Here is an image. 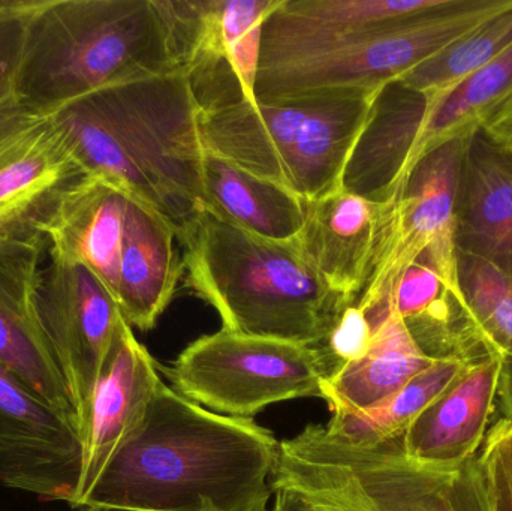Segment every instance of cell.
I'll return each mask as SVG.
<instances>
[{
	"mask_svg": "<svg viewBox=\"0 0 512 511\" xmlns=\"http://www.w3.org/2000/svg\"><path fill=\"white\" fill-rule=\"evenodd\" d=\"M481 471L490 510L512 511V422L499 419L480 450Z\"/></svg>",
	"mask_w": 512,
	"mask_h": 511,
	"instance_id": "cell-26",
	"label": "cell"
},
{
	"mask_svg": "<svg viewBox=\"0 0 512 511\" xmlns=\"http://www.w3.org/2000/svg\"><path fill=\"white\" fill-rule=\"evenodd\" d=\"M478 134L502 155H512V84L481 116Z\"/></svg>",
	"mask_w": 512,
	"mask_h": 511,
	"instance_id": "cell-28",
	"label": "cell"
},
{
	"mask_svg": "<svg viewBox=\"0 0 512 511\" xmlns=\"http://www.w3.org/2000/svg\"><path fill=\"white\" fill-rule=\"evenodd\" d=\"M384 215L385 203L345 188L304 201V224L295 243L348 305L357 302L369 279Z\"/></svg>",
	"mask_w": 512,
	"mask_h": 511,
	"instance_id": "cell-15",
	"label": "cell"
},
{
	"mask_svg": "<svg viewBox=\"0 0 512 511\" xmlns=\"http://www.w3.org/2000/svg\"><path fill=\"white\" fill-rule=\"evenodd\" d=\"M372 339L373 327L364 312L355 305H349L343 309L339 321L321 348L327 354L334 372L339 366L363 357L369 351Z\"/></svg>",
	"mask_w": 512,
	"mask_h": 511,
	"instance_id": "cell-27",
	"label": "cell"
},
{
	"mask_svg": "<svg viewBox=\"0 0 512 511\" xmlns=\"http://www.w3.org/2000/svg\"><path fill=\"white\" fill-rule=\"evenodd\" d=\"M459 281L484 344L496 356L512 359V275L486 258L459 251Z\"/></svg>",
	"mask_w": 512,
	"mask_h": 511,
	"instance_id": "cell-25",
	"label": "cell"
},
{
	"mask_svg": "<svg viewBox=\"0 0 512 511\" xmlns=\"http://www.w3.org/2000/svg\"><path fill=\"white\" fill-rule=\"evenodd\" d=\"M164 372L189 401L251 419L280 402L322 398V381L333 366L321 347L222 329L192 342Z\"/></svg>",
	"mask_w": 512,
	"mask_h": 511,
	"instance_id": "cell-9",
	"label": "cell"
},
{
	"mask_svg": "<svg viewBox=\"0 0 512 511\" xmlns=\"http://www.w3.org/2000/svg\"><path fill=\"white\" fill-rule=\"evenodd\" d=\"M36 320L83 420L122 320L105 285L81 264L47 255Z\"/></svg>",
	"mask_w": 512,
	"mask_h": 511,
	"instance_id": "cell-11",
	"label": "cell"
},
{
	"mask_svg": "<svg viewBox=\"0 0 512 511\" xmlns=\"http://www.w3.org/2000/svg\"><path fill=\"white\" fill-rule=\"evenodd\" d=\"M498 404L504 419L512 422V359H504L501 383H499Z\"/></svg>",
	"mask_w": 512,
	"mask_h": 511,
	"instance_id": "cell-31",
	"label": "cell"
},
{
	"mask_svg": "<svg viewBox=\"0 0 512 511\" xmlns=\"http://www.w3.org/2000/svg\"><path fill=\"white\" fill-rule=\"evenodd\" d=\"M201 113L179 69L99 90L54 116L87 173L143 198L177 233L206 209Z\"/></svg>",
	"mask_w": 512,
	"mask_h": 511,
	"instance_id": "cell-3",
	"label": "cell"
},
{
	"mask_svg": "<svg viewBox=\"0 0 512 511\" xmlns=\"http://www.w3.org/2000/svg\"><path fill=\"white\" fill-rule=\"evenodd\" d=\"M47 252L0 251V363L80 429L77 408L36 320Z\"/></svg>",
	"mask_w": 512,
	"mask_h": 511,
	"instance_id": "cell-16",
	"label": "cell"
},
{
	"mask_svg": "<svg viewBox=\"0 0 512 511\" xmlns=\"http://www.w3.org/2000/svg\"><path fill=\"white\" fill-rule=\"evenodd\" d=\"M177 240L189 287L218 312L222 329L321 347L349 306L295 240L264 239L206 209L177 231Z\"/></svg>",
	"mask_w": 512,
	"mask_h": 511,
	"instance_id": "cell-5",
	"label": "cell"
},
{
	"mask_svg": "<svg viewBox=\"0 0 512 511\" xmlns=\"http://www.w3.org/2000/svg\"><path fill=\"white\" fill-rule=\"evenodd\" d=\"M504 359L487 356L471 363L408 426L400 446L415 461L457 465L480 453L498 402Z\"/></svg>",
	"mask_w": 512,
	"mask_h": 511,
	"instance_id": "cell-17",
	"label": "cell"
},
{
	"mask_svg": "<svg viewBox=\"0 0 512 511\" xmlns=\"http://www.w3.org/2000/svg\"><path fill=\"white\" fill-rule=\"evenodd\" d=\"M270 511H324L289 489H274V504Z\"/></svg>",
	"mask_w": 512,
	"mask_h": 511,
	"instance_id": "cell-30",
	"label": "cell"
},
{
	"mask_svg": "<svg viewBox=\"0 0 512 511\" xmlns=\"http://www.w3.org/2000/svg\"><path fill=\"white\" fill-rule=\"evenodd\" d=\"M27 5L29 0H0V26L23 15Z\"/></svg>",
	"mask_w": 512,
	"mask_h": 511,
	"instance_id": "cell-32",
	"label": "cell"
},
{
	"mask_svg": "<svg viewBox=\"0 0 512 511\" xmlns=\"http://www.w3.org/2000/svg\"><path fill=\"white\" fill-rule=\"evenodd\" d=\"M384 87H336L239 99L201 113L204 147L303 201L343 189L346 170Z\"/></svg>",
	"mask_w": 512,
	"mask_h": 511,
	"instance_id": "cell-6",
	"label": "cell"
},
{
	"mask_svg": "<svg viewBox=\"0 0 512 511\" xmlns=\"http://www.w3.org/2000/svg\"><path fill=\"white\" fill-rule=\"evenodd\" d=\"M20 38V18L0 26V105L14 98L12 69Z\"/></svg>",
	"mask_w": 512,
	"mask_h": 511,
	"instance_id": "cell-29",
	"label": "cell"
},
{
	"mask_svg": "<svg viewBox=\"0 0 512 511\" xmlns=\"http://www.w3.org/2000/svg\"><path fill=\"white\" fill-rule=\"evenodd\" d=\"M54 114L0 105V251L47 252L48 224L66 192L87 176Z\"/></svg>",
	"mask_w": 512,
	"mask_h": 511,
	"instance_id": "cell-10",
	"label": "cell"
},
{
	"mask_svg": "<svg viewBox=\"0 0 512 511\" xmlns=\"http://www.w3.org/2000/svg\"><path fill=\"white\" fill-rule=\"evenodd\" d=\"M471 363L474 362L435 360L378 407L361 413L333 414L325 428L330 434L354 444H379L402 437L421 411L456 381Z\"/></svg>",
	"mask_w": 512,
	"mask_h": 511,
	"instance_id": "cell-24",
	"label": "cell"
},
{
	"mask_svg": "<svg viewBox=\"0 0 512 511\" xmlns=\"http://www.w3.org/2000/svg\"><path fill=\"white\" fill-rule=\"evenodd\" d=\"M433 362L418 347L405 321L390 311L376 326L369 351L322 381V399L333 414L361 413L387 401Z\"/></svg>",
	"mask_w": 512,
	"mask_h": 511,
	"instance_id": "cell-21",
	"label": "cell"
},
{
	"mask_svg": "<svg viewBox=\"0 0 512 511\" xmlns=\"http://www.w3.org/2000/svg\"><path fill=\"white\" fill-rule=\"evenodd\" d=\"M81 470L78 426L0 363V483L74 507Z\"/></svg>",
	"mask_w": 512,
	"mask_h": 511,
	"instance_id": "cell-12",
	"label": "cell"
},
{
	"mask_svg": "<svg viewBox=\"0 0 512 511\" xmlns=\"http://www.w3.org/2000/svg\"><path fill=\"white\" fill-rule=\"evenodd\" d=\"M203 176L206 210L216 218L277 242H292L300 236L304 201L282 186L256 177L207 149Z\"/></svg>",
	"mask_w": 512,
	"mask_h": 511,
	"instance_id": "cell-22",
	"label": "cell"
},
{
	"mask_svg": "<svg viewBox=\"0 0 512 511\" xmlns=\"http://www.w3.org/2000/svg\"><path fill=\"white\" fill-rule=\"evenodd\" d=\"M511 84L512 44L466 78L430 116H421L420 96L412 92L411 101L396 102L393 108L379 101L376 138L385 155L399 165L384 201L399 191L424 156L450 141L475 137L480 132L481 116Z\"/></svg>",
	"mask_w": 512,
	"mask_h": 511,
	"instance_id": "cell-13",
	"label": "cell"
},
{
	"mask_svg": "<svg viewBox=\"0 0 512 511\" xmlns=\"http://www.w3.org/2000/svg\"><path fill=\"white\" fill-rule=\"evenodd\" d=\"M511 44L512 6L393 83L420 96L421 116H430L466 78L492 62Z\"/></svg>",
	"mask_w": 512,
	"mask_h": 511,
	"instance_id": "cell-23",
	"label": "cell"
},
{
	"mask_svg": "<svg viewBox=\"0 0 512 511\" xmlns=\"http://www.w3.org/2000/svg\"><path fill=\"white\" fill-rule=\"evenodd\" d=\"M273 488L324 511H492L480 453L457 465L415 461L400 437L354 444L310 425L280 441Z\"/></svg>",
	"mask_w": 512,
	"mask_h": 511,
	"instance_id": "cell-7",
	"label": "cell"
},
{
	"mask_svg": "<svg viewBox=\"0 0 512 511\" xmlns=\"http://www.w3.org/2000/svg\"><path fill=\"white\" fill-rule=\"evenodd\" d=\"M162 378L158 366L122 317L95 393L80 425L83 470L75 509L120 447L146 419Z\"/></svg>",
	"mask_w": 512,
	"mask_h": 511,
	"instance_id": "cell-14",
	"label": "cell"
},
{
	"mask_svg": "<svg viewBox=\"0 0 512 511\" xmlns=\"http://www.w3.org/2000/svg\"><path fill=\"white\" fill-rule=\"evenodd\" d=\"M512 0H282L262 26L256 101L385 87Z\"/></svg>",
	"mask_w": 512,
	"mask_h": 511,
	"instance_id": "cell-1",
	"label": "cell"
},
{
	"mask_svg": "<svg viewBox=\"0 0 512 511\" xmlns=\"http://www.w3.org/2000/svg\"><path fill=\"white\" fill-rule=\"evenodd\" d=\"M477 137V135H475ZM472 138H460L424 156L385 203L369 279L354 303L375 327L390 314L394 291L415 263L432 267L465 306L459 281V200Z\"/></svg>",
	"mask_w": 512,
	"mask_h": 511,
	"instance_id": "cell-8",
	"label": "cell"
},
{
	"mask_svg": "<svg viewBox=\"0 0 512 511\" xmlns=\"http://www.w3.org/2000/svg\"><path fill=\"white\" fill-rule=\"evenodd\" d=\"M179 69L167 0H29L12 90L24 110L54 114L107 87Z\"/></svg>",
	"mask_w": 512,
	"mask_h": 511,
	"instance_id": "cell-4",
	"label": "cell"
},
{
	"mask_svg": "<svg viewBox=\"0 0 512 511\" xmlns=\"http://www.w3.org/2000/svg\"><path fill=\"white\" fill-rule=\"evenodd\" d=\"M176 227L143 198L128 192L117 306L126 323L152 330L173 300L185 261Z\"/></svg>",
	"mask_w": 512,
	"mask_h": 511,
	"instance_id": "cell-19",
	"label": "cell"
},
{
	"mask_svg": "<svg viewBox=\"0 0 512 511\" xmlns=\"http://www.w3.org/2000/svg\"><path fill=\"white\" fill-rule=\"evenodd\" d=\"M128 191L96 174L75 183L48 224L47 255L87 267L117 303Z\"/></svg>",
	"mask_w": 512,
	"mask_h": 511,
	"instance_id": "cell-18",
	"label": "cell"
},
{
	"mask_svg": "<svg viewBox=\"0 0 512 511\" xmlns=\"http://www.w3.org/2000/svg\"><path fill=\"white\" fill-rule=\"evenodd\" d=\"M81 510L78 511H132V510H123V509H114V507H98V506H86L80 507Z\"/></svg>",
	"mask_w": 512,
	"mask_h": 511,
	"instance_id": "cell-33",
	"label": "cell"
},
{
	"mask_svg": "<svg viewBox=\"0 0 512 511\" xmlns=\"http://www.w3.org/2000/svg\"><path fill=\"white\" fill-rule=\"evenodd\" d=\"M277 458L279 441L255 420L213 413L161 381L81 507L268 511Z\"/></svg>",
	"mask_w": 512,
	"mask_h": 511,
	"instance_id": "cell-2",
	"label": "cell"
},
{
	"mask_svg": "<svg viewBox=\"0 0 512 511\" xmlns=\"http://www.w3.org/2000/svg\"><path fill=\"white\" fill-rule=\"evenodd\" d=\"M457 243L512 275V167L480 134L463 167Z\"/></svg>",
	"mask_w": 512,
	"mask_h": 511,
	"instance_id": "cell-20",
	"label": "cell"
}]
</instances>
